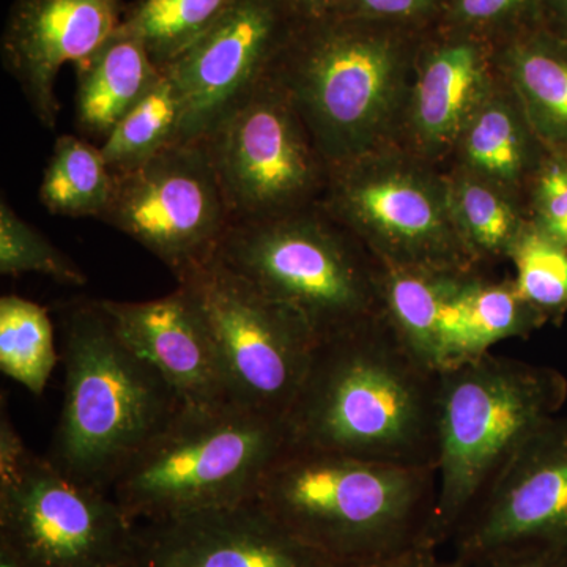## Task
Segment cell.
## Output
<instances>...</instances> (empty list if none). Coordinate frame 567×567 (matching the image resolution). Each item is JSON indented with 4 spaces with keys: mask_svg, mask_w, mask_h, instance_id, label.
I'll use <instances>...</instances> for the list:
<instances>
[{
    "mask_svg": "<svg viewBox=\"0 0 567 567\" xmlns=\"http://www.w3.org/2000/svg\"><path fill=\"white\" fill-rule=\"evenodd\" d=\"M439 401L440 372L382 312L316 346L284 420L292 445L436 470Z\"/></svg>",
    "mask_w": 567,
    "mask_h": 567,
    "instance_id": "1",
    "label": "cell"
},
{
    "mask_svg": "<svg viewBox=\"0 0 567 567\" xmlns=\"http://www.w3.org/2000/svg\"><path fill=\"white\" fill-rule=\"evenodd\" d=\"M423 35L336 13L292 25L271 76L331 167L395 145Z\"/></svg>",
    "mask_w": 567,
    "mask_h": 567,
    "instance_id": "2",
    "label": "cell"
},
{
    "mask_svg": "<svg viewBox=\"0 0 567 567\" xmlns=\"http://www.w3.org/2000/svg\"><path fill=\"white\" fill-rule=\"evenodd\" d=\"M435 498L434 468L382 464L289 442L252 502L308 546L342 563L429 544Z\"/></svg>",
    "mask_w": 567,
    "mask_h": 567,
    "instance_id": "3",
    "label": "cell"
},
{
    "mask_svg": "<svg viewBox=\"0 0 567 567\" xmlns=\"http://www.w3.org/2000/svg\"><path fill=\"white\" fill-rule=\"evenodd\" d=\"M62 333L65 395L47 457L70 480L110 492L183 405L123 341L100 300L66 305Z\"/></svg>",
    "mask_w": 567,
    "mask_h": 567,
    "instance_id": "4",
    "label": "cell"
},
{
    "mask_svg": "<svg viewBox=\"0 0 567 567\" xmlns=\"http://www.w3.org/2000/svg\"><path fill=\"white\" fill-rule=\"evenodd\" d=\"M565 377L486 353L440 372L436 498L427 543L453 539L466 514L533 432L557 417Z\"/></svg>",
    "mask_w": 567,
    "mask_h": 567,
    "instance_id": "5",
    "label": "cell"
},
{
    "mask_svg": "<svg viewBox=\"0 0 567 567\" xmlns=\"http://www.w3.org/2000/svg\"><path fill=\"white\" fill-rule=\"evenodd\" d=\"M287 445L281 416L235 404L183 405L118 473L110 494L134 524L240 505Z\"/></svg>",
    "mask_w": 567,
    "mask_h": 567,
    "instance_id": "6",
    "label": "cell"
},
{
    "mask_svg": "<svg viewBox=\"0 0 567 567\" xmlns=\"http://www.w3.org/2000/svg\"><path fill=\"white\" fill-rule=\"evenodd\" d=\"M215 254L303 317L317 344L383 312L382 265L320 204L230 224Z\"/></svg>",
    "mask_w": 567,
    "mask_h": 567,
    "instance_id": "7",
    "label": "cell"
},
{
    "mask_svg": "<svg viewBox=\"0 0 567 567\" xmlns=\"http://www.w3.org/2000/svg\"><path fill=\"white\" fill-rule=\"evenodd\" d=\"M320 207L385 267L484 268L454 223L446 171L398 145L331 167Z\"/></svg>",
    "mask_w": 567,
    "mask_h": 567,
    "instance_id": "8",
    "label": "cell"
},
{
    "mask_svg": "<svg viewBox=\"0 0 567 567\" xmlns=\"http://www.w3.org/2000/svg\"><path fill=\"white\" fill-rule=\"evenodd\" d=\"M177 282L203 312L234 404L286 417L317 346L303 317L216 254Z\"/></svg>",
    "mask_w": 567,
    "mask_h": 567,
    "instance_id": "9",
    "label": "cell"
},
{
    "mask_svg": "<svg viewBox=\"0 0 567 567\" xmlns=\"http://www.w3.org/2000/svg\"><path fill=\"white\" fill-rule=\"evenodd\" d=\"M203 142L233 224L278 218L323 199L331 166L271 73Z\"/></svg>",
    "mask_w": 567,
    "mask_h": 567,
    "instance_id": "10",
    "label": "cell"
},
{
    "mask_svg": "<svg viewBox=\"0 0 567 567\" xmlns=\"http://www.w3.org/2000/svg\"><path fill=\"white\" fill-rule=\"evenodd\" d=\"M0 543L28 567L136 565V524L114 496L31 450L0 466Z\"/></svg>",
    "mask_w": 567,
    "mask_h": 567,
    "instance_id": "11",
    "label": "cell"
},
{
    "mask_svg": "<svg viewBox=\"0 0 567 567\" xmlns=\"http://www.w3.org/2000/svg\"><path fill=\"white\" fill-rule=\"evenodd\" d=\"M114 177L100 221L144 246L175 279L210 259L233 224L205 142H174Z\"/></svg>",
    "mask_w": 567,
    "mask_h": 567,
    "instance_id": "12",
    "label": "cell"
},
{
    "mask_svg": "<svg viewBox=\"0 0 567 567\" xmlns=\"http://www.w3.org/2000/svg\"><path fill=\"white\" fill-rule=\"evenodd\" d=\"M293 22L276 0H237L163 70L181 104L175 142H203L268 76Z\"/></svg>",
    "mask_w": 567,
    "mask_h": 567,
    "instance_id": "13",
    "label": "cell"
},
{
    "mask_svg": "<svg viewBox=\"0 0 567 567\" xmlns=\"http://www.w3.org/2000/svg\"><path fill=\"white\" fill-rule=\"evenodd\" d=\"M453 543L457 567L513 544L567 548V420L554 417L517 447Z\"/></svg>",
    "mask_w": 567,
    "mask_h": 567,
    "instance_id": "14",
    "label": "cell"
},
{
    "mask_svg": "<svg viewBox=\"0 0 567 567\" xmlns=\"http://www.w3.org/2000/svg\"><path fill=\"white\" fill-rule=\"evenodd\" d=\"M502 78L495 41L447 25L425 32L395 145L445 169L466 123Z\"/></svg>",
    "mask_w": 567,
    "mask_h": 567,
    "instance_id": "15",
    "label": "cell"
},
{
    "mask_svg": "<svg viewBox=\"0 0 567 567\" xmlns=\"http://www.w3.org/2000/svg\"><path fill=\"white\" fill-rule=\"evenodd\" d=\"M144 567H333L256 502L136 524Z\"/></svg>",
    "mask_w": 567,
    "mask_h": 567,
    "instance_id": "16",
    "label": "cell"
},
{
    "mask_svg": "<svg viewBox=\"0 0 567 567\" xmlns=\"http://www.w3.org/2000/svg\"><path fill=\"white\" fill-rule=\"evenodd\" d=\"M123 0H14L0 41L3 69L41 126L54 130L55 82L66 63L87 58L125 17Z\"/></svg>",
    "mask_w": 567,
    "mask_h": 567,
    "instance_id": "17",
    "label": "cell"
},
{
    "mask_svg": "<svg viewBox=\"0 0 567 567\" xmlns=\"http://www.w3.org/2000/svg\"><path fill=\"white\" fill-rule=\"evenodd\" d=\"M100 303L123 341L163 377L182 405L234 404L207 322L182 286L156 300Z\"/></svg>",
    "mask_w": 567,
    "mask_h": 567,
    "instance_id": "18",
    "label": "cell"
},
{
    "mask_svg": "<svg viewBox=\"0 0 567 567\" xmlns=\"http://www.w3.org/2000/svg\"><path fill=\"white\" fill-rule=\"evenodd\" d=\"M547 155L517 93L502 78L466 123L445 169L492 183L525 203L529 182Z\"/></svg>",
    "mask_w": 567,
    "mask_h": 567,
    "instance_id": "19",
    "label": "cell"
},
{
    "mask_svg": "<svg viewBox=\"0 0 567 567\" xmlns=\"http://www.w3.org/2000/svg\"><path fill=\"white\" fill-rule=\"evenodd\" d=\"M76 71V125L92 140H106L115 125L164 80L140 37L121 24Z\"/></svg>",
    "mask_w": 567,
    "mask_h": 567,
    "instance_id": "20",
    "label": "cell"
},
{
    "mask_svg": "<svg viewBox=\"0 0 567 567\" xmlns=\"http://www.w3.org/2000/svg\"><path fill=\"white\" fill-rule=\"evenodd\" d=\"M496 59L544 147L567 156V39L535 22L498 41Z\"/></svg>",
    "mask_w": 567,
    "mask_h": 567,
    "instance_id": "21",
    "label": "cell"
},
{
    "mask_svg": "<svg viewBox=\"0 0 567 567\" xmlns=\"http://www.w3.org/2000/svg\"><path fill=\"white\" fill-rule=\"evenodd\" d=\"M451 212L476 262H505L529 227L527 204L498 186L461 171L445 169Z\"/></svg>",
    "mask_w": 567,
    "mask_h": 567,
    "instance_id": "22",
    "label": "cell"
},
{
    "mask_svg": "<svg viewBox=\"0 0 567 567\" xmlns=\"http://www.w3.org/2000/svg\"><path fill=\"white\" fill-rule=\"evenodd\" d=\"M102 148L84 137L62 134L40 185V203L51 215L102 219L114 192Z\"/></svg>",
    "mask_w": 567,
    "mask_h": 567,
    "instance_id": "23",
    "label": "cell"
},
{
    "mask_svg": "<svg viewBox=\"0 0 567 567\" xmlns=\"http://www.w3.org/2000/svg\"><path fill=\"white\" fill-rule=\"evenodd\" d=\"M47 308L20 295L0 298V369L33 395L43 394L58 364Z\"/></svg>",
    "mask_w": 567,
    "mask_h": 567,
    "instance_id": "24",
    "label": "cell"
},
{
    "mask_svg": "<svg viewBox=\"0 0 567 567\" xmlns=\"http://www.w3.org/2000/svg\"><path fill=\"white\" fill-rule=\"evenodd\" d=\"M237 0H136L123 24L136 33L164 70L196 43Z\"/></svg>",
    "mask_w": 567,
    "mask_h": 567,
    "instance_id": "25",
    "label": "cell"
},
{
    "mask_svg": "<svg viewBox=\"0 0 567 567\" xmlns=\"http://www.w3.org/2000/svg\"><path fill=\"white\" fill-rule=\"evenodd\" d=\"M181 104L173 84L164 76L162 84L107 134L102 153L111 173L122 175L155 158L177 140Z\"/></svg>",
    "mask_w": 567,
    "mask_h": 567,
    "instance_id": "26",
    "label": "cell"
},
{
    "mask_svg": "<svg viewBox=\"0 0 567 567\" xmlns=\"http://www.w3.org/2000/svg\"><path fill=\"white\" fill-rule=\"evenodd\" d=\"M509 262L522 297L546 323L561 322L567 316V248L529 226Z\"/></svg>",
    "mask_w": 567,
    "mask_h": 567,
    "instance_id": "27",
    "label": "cell"
},
{
    "mask_svg": "<svg viewBox=\"0 0 567 567\" xmlns=\"http://www.w3.org/2000/svg\"><path fill=\"white\" fill-rule=\"evenodd\" d=\"M0 274L10 278L37 274L63 286L87 284L80 265L25 223L6 199L0 203Z\"/></svg>",
    "mask_w": 567,
    "mask_h": 567,
    "instance_id": "28",
    "label": "cell"
},
{
    "mask_svg": "<svg viewBox=\"0 0 567 567\" xmlns=\"http://www.w3.org/2000/svg\"><path fill=\"white\" fill-rule=\"evenodd\" d=\"M539 6L540 0H450L442 25L498 43L535 24Z\"/></svg>",
    "mask_w": 567,
    "mask_h": 567,
    "instance_id": "29",
    "label": "cell"
},
{
    "mask_svg": "<svg viewBox=\"0 0 567 567\" xmlns=\"http://www.w3.org/2000/svg\"><path fill=\"white\" fill-rule=\"evenodd\" d=\"M529 226L567 248V156L548 153L525 196Z\"/></svg>",
    "mask_w": 567,
    "mask_h": 567,
    "instance_id": "30",
    "label": "cell"
},
{
    "mask_svg": "<svg viewBox=\"0 0 567 567\" xmlns=\"http://www.w3.org/2000/svg\"><path fill=\"white\" fill-rule=\"evenodd\" d=\"M447 6L450 0H341L334 13L425 33L443 24Z\"/></svg>",
    "mask_w": 567,
    "mask_h": 567,
    "instance_id": "31",
    "label": "cell"
},
{
    "mask_svg": "<svg viewBox=\"0 0 567 567\" xmlns=\"http://www.w3.org/2000/svg\"><path fill=\"white\" fill-rule=\"evenodd\" d=\"M462 567H567V548L548 544H513L495 548Z\"/></svg>",
    "mask_w": 567,
    "mask_h": 567,
    "instance_id": "32",
    "label": "cell"
},
{
    "mask_svg": "<svg viewBox=\"0 0 567 567\" xmlns=\"http://www.w3.org/2000/svg\"><path fill=\"white\" fill-rule=\"evenodd\" d=\"M333 567H457L456 563L440 558L439 548L421 544L398 554L383 557L354 559V561L336 563Z\"/></svg>",
    "mask_w": 567,
    "mask_h": 567,
    "instance_id": "33",
    "label": "cell"
},
{
    "mask_svg": "<svg viewBox=\"0 0 567 567\" xmlns=\"http://www.w3.org/2000/svg\"><path fill=\"white\" fill-rule=\"evenodd\" d=\"M293 24L333 14L341 0H276Z\"/></svg>",
    "mask_w": 567,
    "mask_h": 567,
    "instance_id": "34",
    "label": "cell"
},
{
    "mask_svg": "<svg viewBox=\"0 0 567 567\" xmlns=\"http://www.w3.org/2000/svg\"><path fill=\"white\" fill-rule=\"evenodd\" d=\"M537 22L567 39V0H540Z\"/></svg>",
    "mask_w": 567,
    "mask_h": 567,
    "instance_id": "35",
    "label": "cell"
},
{
    "mask_svg": "<svg viewBox=\"0 0 567 567\" xmlns=\"http://www.w3.org/2000/svg\"><path fill=\"white\" fill-rule=\"evenodd\" d=\"M0 567H28L9 546L0 543Z\"/></svg>",
    "mask_w": 567,
    "mask_h": 567,
    "instance_id": "36",
    "label": "cell"
},
{
    "mask_svg": "<svg viewBox=\"0 0 567 567\" xmlns=\"http://www.w3.org/2000/svg\"><path fill=\"white\" fill-rule=\"evenodd\" d=\"M132 567H144V566H140V565H134V566H132Z\"/></svg>",
    "mask_w": 567,
    "mask_h": 567,
    "instance_id": "37",
    "label": "cell"
}]
</instances>
